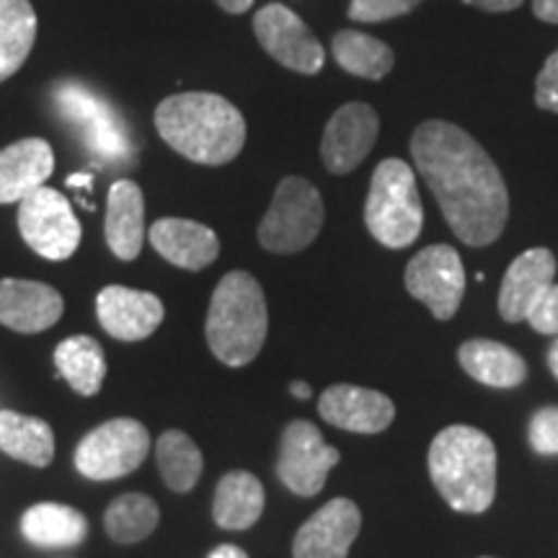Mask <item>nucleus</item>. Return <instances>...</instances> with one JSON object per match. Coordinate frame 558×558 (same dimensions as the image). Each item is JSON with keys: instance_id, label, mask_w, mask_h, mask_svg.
<instances>
[{"instance_id": "f257e3e1", "label": "nucleus", "mask_w": 558, "mask_h": 558, "mask_svg": "<svg viewBox=\"0 0 558 558\" xmlns=\"http://www.w3.org/2000/svg\"><path fill=\"white\" fill-rule=\"evenodd\" d=\"M411 156L465 246L484 248L499 239L509 218V192L481 143L458 124L429 120L411 137Z\"/></svg>"}, {"instance_id": "f03ea898", "label": "nucleus", "mask_w": 558, "mask_h": 558, "mask_svg": "<svg viewBox=\"0 0 558 558\" xmlns=\"http://www.w3.org/2000/svg\"><path fill=\"white\" fill-rule=\"evenodd\" d=\"M156 130L179 156L192 163H230L246 143V120L228 99L218 94L169 96L156 109Z\"/></svg>"}, {"instance_id": "7ed1b4c3", "label": "nucleus", "mask_w": 558, "mask_h": 558, "mask_svg": "<svg viewBox=\"0 0 558 558\" xmlns=\"http://www.w3.org/2000/svg\"><path fill=\"white\" fill-rule=\"evenodd\" d=\"M429 478L456 512L481 514L497 497V448L488 435L456 424L429 445Z\"/></svg>"}, {"instance_id": "20e7f679", "label": "nucleus", "mask_w": 558, "mask_h": 558, "mask_svg": "<svg viewBox=\"0 0 558 558\" xmlns=\"http://www.w3.org/2000/svg\"><path fill=\"white\" fill-rule=\"evenodd\" d=\"M269 331L262 284L248 271H230L213 292L207 313V344L222 365L243 367L259 357Z\"/></svg>"}, {"instance_id": "39448f33", "label": "nucleus", "mask_w": 558, "mask_h": 558, "mask_svg": "<svg viewBox=\"0 0 558 558\" xmlns=\"http://www.w3.org/2000/svg\"><path fill=\"white\" fill-rule=\"evenodd\" d=\"M365 226L375 241L386 248H409L424 226L416 179L401 158L380 160L369 181L365 202Z\"/></svg>"}, {"instance_id": "423d86ee", "label": "nucleus", "mask_w": 558, "mask_h": 558, "mask_svg": "<svg viewBox=\"0 0 558 558\" xmlns=\"http://www.w3.org/2000/svg\"><path fill=\"white\" fill-rule=\"evenodd\" d=\"M324 218V199L316 186L288 177L279 181L275 199L259 222V243L271 254H298L318 239Z\"/></svg>"}, {"instance_id": "0eeeda50", "label": "nucleus", "mask_w": 558, "mask_h": 558, "mask_svg": "<svg viewBox=\"0 0 558 558\" xmlns=\"http://www.w3.org/2000/svg\"><path fill=\"white\" fill-rule=\"evenodd\" d=\"M54 104L68 124L78 130L83 145L99 160L120 166L135 156L130 132L120 114L90 88L81 83H62L54 90Z\"/></svg>"}, {"instance_id": "6e6552de", "label": "nucleus", "mask_w": 558, "mask_h": 558, "mask_svg": "<svg viewBox=\"0 0 558 558\" xmlns=\"http://www.w3.org/2000/svg\"><path fill=\"white\" fill-rule=\"evenodd\" d=\"M150 450V435L137 418H111L81 439L75 469L90 481L122 478L143 465Z\"/></svg>"}, {"instance_id": "1a4fd4ad", "label": "nucleus", "mask_w": 558, "mask_h": 558, "mask_svg": "<svg viewBox=\"0 0 558 558\" xmlns=\"http://www.w3.org/2000/svg\"><path fill=\"white\" fill-rule=\"evenodd\" d=\"M19 230L26 246L50 262H65L81 246L83 228L58 190L39 186L19 202Z\"/></svg>"}, {"instance_id": "9d476101", "label": "nucleus", "mask_w": 558, "mask_h": 558, "mask_svg": "<svg viewBox=\"0 0 558 558\" xmlns=\"http://www.w3.org/2000/svg\"><path fill=\"white\" fill-rule=\"evenodd\" d=\"M407 290L424 303L437 320L456 316L465 292V269L460 254L448 243L422 248L407 267Z\"/></svg>"}, {"instance_id": "9b49d317", "label": "nucleus", "mask_w": 558, "mask_h": 558, "mask_svg": "<svg viewBox=\"0 0 558 558\" xmlns=\"http://www.w3.org/2000/svg\"><path fill=\"white\" fill-rule=\"evenodd\" d=\"M339 458V450L324 442L316 424L298 418L288 424L279 442L277 476L298 497H316Z\"/></svg>"}, {"instance_id": "f8f14e48", "label": "nucleus", "mask_w": 558, "mask_h": 558, "mask_svg": "<svg viewBox=\"0 0 558 558\" xmlns=\"http://www.w3.org/2000/svg\"><path fill=\"white\" fill-rule=\"evenodd\" d=\"M254 32L264 52L279 65L303 75H316L326 62V52L305 21L282 3H269L254 16Z\"/></svg>"}, {"instance_id": "ddd939ff", "label": "nucleus", "mask_w": 558, "mask_h": 558, "mask_svg": "<svg viewBox=\"0 0 558 558\" xmlns=\"http://www.w3.org/2000/svg\"><path fill=\"white\" fill-rule=\"evenodd\" d=\"M378 114L362 101H349L333 111L320 140L324 166L337 177L354 171L369 156L378 140Z\"/></svg>"}, {"instance_id": "4468645a", "label": "nucleus", "mask_w": 558, "mask_h": 558, "mask_svg": "<svg viewBox=\"0 0 558 558\" xmlns=\"http://www.w3.org/2000/svg\"><path fill=\"white\" fill-rule=\"evenodd\" d=\"M360 527V507L344 497L331 499L298 530L292 541V558H347Z\"/></svg>"}, {"instance_id": "2eb2a0df", "label": "nucleus", "mask_w": 558, "mask_h": 558, "mask_svg": "<svg viewBox=\"0 0 558 558\" xmlns=\"http://www.w3.org/2000/svg\"><path fill=\"white\" fill-rule=\"evenodd\" d=\"M96 316L109 337L120 341H143L153 337L163 324L166 308L153 292L109 284L96 298Z\"/></svg>"}, {"instance_id": "dca6fc26", "label": "nucleus", "mask_w": 558, "mask_h": 558, "mask_svg": "<svg viewBox=\"0 0 558 558\" xmlns=\"http://www.w3.org/2000/svg\"><path fill=\"white\" fill-rule=\"evenodd\" d=\"M65 313V300L54 288L32 279H0V324L19 333L52 329Z\"/></svg>"}, {"instance_id": "f3484780", "label": "nucleus", "mask_w": 558, "mask_h": 558, "mask_svg": "<svg viewBox=\"0 0 558 558\" xmlns=\"http://www.w3.org/2000/svg\"><path fill=\"white\" fill-rule=\"evenodd\" d=\"M318 414L331 427L357 432V435H378L393 424L396 407L380 390L357 386H331L318 401Z\"/></svg>"}, {"instance_id": "a211bd4d", "label": "nucleus", "mask_w": 558, "mask_h": 558, "mask_svg": "<svg viewBox=\"0 0 558 558\" xmlns=\"http://www.w3.org/2000/svg\"><path fill=\"white\" fill-rule=\"evenodd\" d=\"M556 256L548 248H530L509 264L499 290V313L507 324L527 320L538 300L554 284Z\"/></svg>"}, {"instance_id": "6ab92c4d", "label": "nucleus", "mask_w": 558, "mask_h": 558, "mask_svg": "<svg viewBox=\"0 0 558 558\" xmlns=\"http://www.w3.org/2000/svg\"><path fill=\"white\" fill-rule=\"evenodd\" d=\"M54 153L41 137H26L0 150V205L29 197L52 177Z\"/></svg>"}, {"instance_id": "aec40b11", "label": "nucleus", "mask_w": 558, "mask_h": 558, "mask_svg": "<svg viewBox=\"0 0 558 558\" xmlns=\"http://www.w3.org/2000/svg\"><path fill=\"white\" fill-rule=\"evenodd\" d=\"M148 239L166 262L190 271L209 267L220 254V241L215 230L184 218H163L153 222Z\"/></svg>"}, {"instance_id": "412c9836", "label": "nucleus", "mask_w": 558, "mask_h": 558, "mask_svg": "<svg viewBox=\"0 0 558 558\" xmlns=\"http://www.w3.org/2000/svg\"><path fill=\"white\" fill-rule=\"evenodd\" d=\"M104 233L117 259H137L145 239V199L135 181L120 179L111 184Z\"/></svg>"}, {"instance_id": "4be33fe9", "label": "nucleus", "mask_w": 558, "mask_h": 558, "mask_svg": "<svg viewBox=\"0 0 558 558\" xmlns=\"http://www.w3.org/2000/svg\"><path fill=\"white\" fill-rule=\"evenodd\" d=\"M460 367L488 388H518L527 378V365L514 349L492 339H471L458 349Z\"/></svg>"}, {"instance_id": "5701e85b", "label": "nucleus", "mask_w": 558, "mask_h": 558, "mask_svg": "<svg viewBox=\"0 0 558 558\" xmlns=\"http://www.w3.org/2000/svg\"><path fill=\"white\" fill-rule=\"evenodd\" d=\"M21 533L39 548H73L86 541L88 520L86 514L68 505L41 501L24 512Z\"/></svg>"}, {"instance_id": "b1692460", "label": "nucleus", "mask_w": 558, "mask_h": 558, "mask_svg": "<svg viewBox=\"0 0 558 558\" xmlns=\"http://www.w3.org/2000/svg\"><path fill=\"white\" fill-rule=\"evenodd\" d=\"M264 512V486L248 471H230L215 488L213 518L222 530H248Z\"/></svg>"}, {"instance_id": "393cba45", "label": "nucleus", "mask_w": 558, "mask_h": 558, "mask_svg": "<svg viewBox=\"0 0 558 558\" xmlns=\"http://www.w3.org/2000/svg\"><path fill=\"white\" fill-rule=\"evenodd\" d=\"M0 450L34 469H47L54 458V432L45 418L0 411Z\"/></svg>"}, {"instance_id": "a878e982", "label": "nucleus", "mask_w": 558, "mask_h": 558, "mask_svg": "<svg viewBox=\"0 0 558 558\" xmlns=\"http://www.w3.org/2000/svg\"><path fill=\"white\" fill-rule=\"evenodd\" d=\"M54 365L58 375L68 380V386L81 396L99 393L107 378V360L104 349L94 337H70L54 349Z\"/></svg>"}, {"instance_id": "bb28decb", "label": "nucleus", "mask_w": 558, "mask_h": 558, "mask_svg": "<svg viewBox=\"0 0 558 558\" xmlns=\"http://www.w3.org/2000/svg\"><path fill=\"white\" fill-rule=\"evenodd\" d=\"M37 39V13L29 0H0V83L29 58Z\"/></svg>"}, {"instance_id": "cd10ccee", "label": "nucleus", "mask_w": 558, "mask_h": 558, "mask_svg": "<svg viewBox=\"0 0 558 558\" xmlns=\"http://www.w3.org/2000/svg\"><path fill=\"white\" fill-rule=\"evenodd\" d=\"M333 60L347 70L349 75H357L365 81H380L393 70V50L386 41L369 37V34L344 29L331 41Z\"/></svg>"}, {"instance_id": "c85d7f7f", "label": "nucleus", "mask_w": 558, "mask_h": 558, "mask_svg": "<svg viewBox=\"0 0 558 558\" xmlns=\"http://www.w3.org/2000/svg\"><path fill=\"white\" fill-rule=\"evenodd\" d=\"M156 460L166 486L177 494L192 492L205 469V460L194 439L179 429H169L158 437Z\"/></svg>"}, {"instance_id": "c756f323", "label": "nucleus", "mask_w": 558, "mask_h": 558, "mask_svg": "<svg viewBox=\"0 0 558 558\" xmlns=\"http://www.w3.org/2000/svg\"><path fill=\"white\" fill-rule=\"evenodd\" d=\"M158 505L145 494H122L107 507L104 527L117 543H140L158 527Z\"/></svg>"}, {"instance_id": "7c9ffc66", "label": "nucleus", "mask_w": 558, "mask_h": 558, "mask_svg": "<svg viewBox=\"0 0 558 558\" xmlns=\"http://www.w3.org/2000/svg\"><path fill=\"white\" fill-rule=\"evenodd\" d=\"M422 0H352L349 3V19L360 24H380V21L407 16Z\"/></svg>"}, {"instance_id": "2f4dec72", "label": "nucleus", "mask_w": 558, "mask_h": 558, "mask_svg": "<svg viewBox=\"0 0 558 558\" xmlns=\"http://www.w3.org/2000/svg\"><path fill=\"white\" fill-rule=\"evenodd\" d=\"M530 448L538 456H558V407H543L530 418Z\"/></svg>"}, {"instance_id": "473e14b6", "label": "nucleus", "mask_w": 558, "mask_h": 558, "mask_svg": "<svg viewBox=\"0 0 558 558\" xmlns=\"http://www.w3.org/2000/svg\"><path fill=\"white\" fill-rule=\"evenodd\" d=\"M527 324L546 337H558V284H550L546 295L538 300L533 313L527 316Z\"/></svg>"}, {"instance_id": "72a5a7b5", "label": "nucleus", "mask_w": 558, "mask_h": 558, "mask_svg": "<svg viewBox=\"0 0 558 558\" xmlns=\"http://www.w3.org/2000/svg\"><path fill=\"white\" fill-rule=\"evenodd\" d=\"M535 104L558 114V50L546 60L535 81Z\"/></svg>"}, {"instance_id": "f704fd0d", "label": "nucleus", "mask_w": 558, "mask_h": 558, "mask_svg": "<svg viewBox=\"0 0 558 558\" xmlns=\"http://www.w3.org/2000/svg\"><path fill=\"white\" fill-rule=\"evenodd\" d=\"M463 3L476 5V9L488 11V13H505V11L520 9V5L525 3V0H463Z\"/></svg>"}, {"instance_id": "c9c22d12", "label": "nucleus", "mask_w": 558, "mask_h": 558, "mask_svg": "<svg viewBox=\"0 0 558 558\" xmlns=\"http://www.w3.org/2000/svg\"><path fill=\"white\" fill-rule=\"evenodd\" d=\"M533 13L546 24H558V0H533Z\"/></svg>"}, {"instance_id": "e433bc0d", "label": "nucleus", "mask_w": 558, "mask_h": 558, "mask_svg": "<svg viewBox=\"0 0 558 558\" xmlns=\"http://www.w3.org/2000/svg\"><path fill=\"white\" fill-rule=\"evenodd\" d=\"M207 558H248V554L239 546H230V543H226V546L215 548Z\"/></svg>"}, {"instance_id": "4c0bfd02", "label": "nucleus", "mask_w": 558, "mask_h": 558, "mask_svg": "<svg viewBox=\"0 0 558 558\" xmlns=\"http://www.w3.org/2000/svg\"><path fill=\"white\" fill-rule=\"evenodd\" d=\"M215 3L228 13H246L254 5V0H215Z\"/></svg>"}, {"instance_id": "58836bf2", "label": "nucleus", "mask_w": 558, "mask_h": 558, "mask_svg": "<svg viewBox=\"0 0 558 558\" xmlns=\"http://www.w3.org/2000/svg\"><path fill=\"white\" fill-rule=\"evenodd\" d=\"M290 393L295 396V399H300V401H308L313 390H311L308 383H300V380H298V383H292V386H290Z\"/></svg>"}, {"instance_id": "ea45409f", "label": "nucleus", "mask_w": 558, "mask_h": 558, "mask_svg": "<svg viewBox=\"0 0 558 558\" xmlns=\"http://www.w3.org/2000/svg\"><path fill=\"white\" fill-rule=\"evenodd\" d=\"M548 367H550V373H554V378L558 380V337L548 349Z\"/></svg>"}, {"instance_id": "a19ab883", "label": "nucleus", "mask_w": 558, "mask_h": 558, "mask_svg": "<svg viewBox=\"0 0 558 558\" xmlns=\"http://www.w3.org/2000/svg\"><path fill=\"white\" fill-rule=\"evenodd\" d=\"M484 558H492V556H484Z\"/></svg>"}]
</instances>
